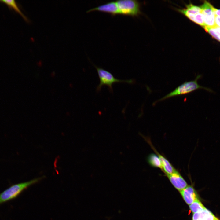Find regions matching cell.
I'll return each mask as SVG.
<instances>
[{"label": "cell", "mask_w": 220, "mask_h": 220, "mask_svg": "<svg viewBox=\"0 0 220 220\" xmlns=\"http://www.w3.org/2000/svg\"><path fill=\"white\" fill-rule=\"evenodd\" d=\"M200 75H197L194 80L186 81L176 88L174 90L168 93L163 97L155 101L153 105L157 102L175 96L189 94L199 89H203L211 92L213 91L211 89L203 86L199 85L198 80L201 78Z\"/></svg>", "instance_id": "cell-1"}, {"label": "cell", "mask_w": 220, "mask_h": 220, "mask_svg": "<svg viewBox=\"0 0 220 220\" xmlns=\"http://www.w3.org/2000/svg\"><path fill=\"white\" fill-rule=\"evenodd\" d=\"M42 176L11 185L0 193V205L16 198L24 190L44 178Z\"/></svg>", "instance_id": "cell-2"}, {"label": "cell", "mask_w": 220, "mask_h": 220, "mask_svg": "<svg viewBox=\"0 0 220 220\" xmlns=\"http://www.w3.org/2000/svg\"><path fill=\"white\" fill-rule=\"evenodd\" d=\"M95 68L100 80V83L97 86L96 91L97 92H100L102 86H107L111 93H113V89L112 85L116 82L126 83L129 84H133L135 82V81L133 79L128 80H121L115 78L110 72L103 69L94 65Z\"/></svg>", "instance_id": "cell-3"}, {"label": "cell", "mask_w": 220, "mask_h": 220, "mask_svg": "<svg viewBox=\"0 0 220 220\" xmlns=\"http://www.w3.org/2000/svg\"><path fill=\"white\" fill-rule=\"evenodd\" d=\"M116 2L120 14L134 17L141 13L140 4L137 0H119Z\"/></svg>", "instance_id": "cell-4"}, {"label": "cell", "mask_w": 220, "mask_h": 220, "mask_svg": "<svg viewBox=\"0 0 220 220\" xmlns=\"http://www.w3.org/2000/svg\"><path fill=\"white\" fill-rule=\"evenodd\" d=\"M200 7L202 9L201 13L203 15L205 26L212 28L218 27L215 23V8L206 1H204Z\"/></svg>", "instance_id": "cell-5"}, {"label": "cell", "mask_w": 220, "mask_h": 220, "mask_svg": "<svg viewBox=\"0 0 220 220\" xmlns=\"http://www.w3.org/2000/svg\"><path fill=\"white\" fill-rule=\"evenodd\" d=\"M166 176L174 186L179 192L188 185L185 180L176 169L172 174Z\"/></svg>", "instance_id": "cell-6"}, {"label": "cell", "mask_w": 220, "mask_h": 220, "mask_svg": "<svg viewBox=\"0 0 220 220\" xmlns=\"http://www.w3.org/2000/svg\"><path fill=\"white\" fill-rule=\"evenodd\" d=\"M146 141L150 145L159 157L162 165L163 171L166 175L169 174L173 173L176 169L170 162L164 156L160 154L152 144L150 140L147 138L144 137Z\"/></svg>", "instance_id": "cell-7"}, {"label": "cell", "mask_w": 220, "mask_h": 220, "mask_svg": "<svg viewBox=\"0 0 220 220\" xmlns=\"http://www.w3.org/2000/svg\"><path fill=\"white\" fill-rule=\"evenodd\" d=\"M94 11L107 13L113 16L119 14L117 4L116 2L115 1L107 2L95 8L90 9L87 11L86 12L89 13Z\"/></svg>", "instance_id": "cell-8"}, {"label": "cell", "mask_w": 220, "mask_h": 220, "mask_svg": "<svg viewBox=\"0 0 220 220\" xmlns=\"http://www.w3.org/2000/svg\"><path fill=\"white\" fill-rule=\"evenodd\" d=\"M180 192L188 205H190L197 199L196 191L191 185H188Z\"/></svg>", "instance_id": "cell-9"}, {"label": "cell", "mask_w": 220, "mask_h": 220, "mask_svg": "<svg viewBox=\"0 0 220 220\" xmlns=\"http://www.w3.org/2000/svg\"><path fill=\"white\" fill-rule=\"evenodd\" d=\"M147 161L148 164L151 166L159 168L163 171V168L161 163L159 157L156 154H150L147 157Z\"/></svg>", "instance_id": "cell-10"}, {"label": "cell", "mask_w": 220, "mask_h": 220, "mask_svg": "<svg viewBox=\"0 0 220 220\" xmlns=\"http://www.w3.org/2000/svg\"><path fill=\"white\" fill-rule=\"evenodd\" d=\"M184 15L191 21L203 27L205 26L203 15L201 12L196 14L186 13Z\"/></svg>", "instance_id": "cell-11"}, {"label": "cell", "mask_w": 220, "mask_h": 220, "mask_svg": "<svg viewBox=\"0 0 220 220\" xmlns=\"http://www.w3.org/2000/svg\"><path fill=\"white\" fill-rule=\"evenodd\" d=\"M0 2L6 4L10 9H14L16 12L19 13L25 21L27 22L29 21V20L27 17L20 11L15 1L14 0H0Z\"/></svg>", "instance_id": "cell-12"}, {"label": "cell", "mask_w": 220, "mask_h": 220, "mask_svg": "<svg viewBox=\"0 0 220 220\" xmlns=\"http://www.w3.org/2000/svg\"><path fill=\"white\" fill-rule=\"evenodd\" d=\"M189 207L193 213L202 211L206 208L198 198L189 205Z\"/></svg>", "instance_id": "cell-13"}, {"label": "cell", "mask_w": 220, "mask_h": 220, "mask_svg": "<svg viewBox=\"0 0 220 220\" xmlns=\"http://www.w3.org/2000/svg\"><path fill=\"white\" fill-rule=\"evenodd\" d=\"M211 212L205 208L202 211L193 214L192 220H204L205 218Z\"/></svg>", "instance_id": "cell-14"}, {"label": "cell", "mask_w": 220, "mask_h": 220, "mask_svg": "<svg viewBox=\"0 0 220 220\" xmlns=\"http://www.w3.org/2000/svg\"><path fill=\"white\" fill-rule=\"evenodd\" d=\"M205 30L209 33L213 38L220 41V33L218 28H212L206 26L203 27Z\"/></svg>", "instance_id": "cell-15"}, {"label": "cell", "mask_w": 220, "mask_h": 220, "mask_svg": "<svg viewBox=\"0 0 220 220\" xmlns=\"http://www.w3.org/2000/svg\"><path fill=\"white\" fill-rule=\"evenodd\" d=\"M204 220H219L211 212L204 219Z\"/></svg>", "instance_id": "cell-16"}, {"label": "cell", "mask_w": 220, "mask_h": 220, "mask_svg": "<svg viewBox=\"0 0 220 220\" xmlns=\"http://www.w3.org/2000/svg\"><path fill=\"white\" fill-rule=\"evenodd\" d=\"M215 23L216 25L220 27V17L215 15Z\"/></svg>", "instance_id": "cell-17"}, {"label": "cell", "mask_w": 220, "mask_h": 220, "mask_svg": "<svg viewBox=\"0 0 220 220\" xmlns=\"http://www.w3.org/2000/svg\"><path fill=\"white\" fill-rule=\"evenodd\" d=\"M215 15L220 17V9L215 8Z\"/></svg>", "instance_id": "cell-18"}]
</instances>
